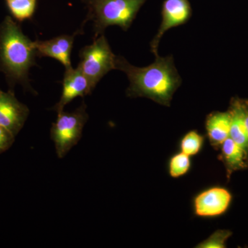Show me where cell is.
I'll use <instances>...</instances> for the list:
<instances>
[{"label": "cell", "mask_w": 248, "mask_h": 248, "mask_svg": "<svg viewBox=\"0 0 248 248\" xmlns=\"http://www.w3.org/2000/svg\"><path fill=\"white\" fill-rule=\"evenodd\" d=\"M116 69L128 77V97L148 98L165 107L170 106L173 94L182 84L172 56L156 55L155 61L146 67L133 66L123 57H117Z\"/></svg>", "instance_id": "6da1fadb"}, {"label": "cell", "mask_w": 248, "mask_h": 248, "mask_svg": "<svg viewBox=\"0 0 248 248\" xmlns=\"http://www.w3.org/2000/svg\"><path fill=\"white\" fill-rule=\"evenodd\" d=\"M36 56L35 42L23 33L20 26L11 17L6 16L0 24V71L10 86L20 84L31 89L29 72L35 65Z\"/></svg>", "instance_id": "7a4b0ae2"}, {"label": "cell", "mask_w": 248, "mask_h": 248, "mask_svg": "<svg viewBox=\"0 0 248 248\" xmlns=\"http://www.w3.org/2000/svg\"><path fill=\"white\" fill-rule=\"evenodd\" d=\"M88 20L94 22V37L103 35L110 26L127 31L146 0H86Z\"/></svg>", "instance_id": "3957f363"}, {"label": "cell", "mask_w": 248, "mask_h": 248, "mask_svg": "<svg viewBox=\"0 0 248 248\" xmlns=\"http://www.w3.org/2000/svg\"><path fill=\"white\" fill-rule=\"evenodd\" d=\"M86 108L87 107L83 102L73 112H58V118L50 130V138L60 159L78 144L82 136L83 129L89 120Z\"/></svg>", "instance_id": "277c9868"}, {"label": "cell", "mask_w": 248, "mask_h": 248, "mask_svg": "<svg viewBox=\"0 0 248 248\" xmlns=\"http://www.w3.org/2000/svg\"><path fill=\"white\" fill-rule=\"evenodd\" d=\"M117 57L112 53L105 36L101 35L92 45L86 46L80 50L78 67L94 89L108 72L116 69Z\"/></svg>", "instance_id": "5b68a950"}, {"label": "cell", "mask_w": 248, "mask_h": 248, "mask_svg": "<svg viewBox=\"0 0 248 248\" xmlns=\"http://www.w3.org/2000/svg\"><path fill=\"white\" fill-rule=\"evenodd\" d=\"M232 200V195L226 188L218 186L210 187L194 198V213L202 218L221 216L229 208Z\"/></svg>", "instance_id": "8992f818"}, {"label": "cell", "mask_w": 248, "mask_h": 248, "mask_svg": "<svg viewBox=\"0 0 248 248\" xmlns=\"http://www.w3.org/2000/svg\"><path fill=\"white\" fill-rule=\"evenodd\" d=\"M162 22L151 43V51L158 55V47L165 32L172 28L186 24L192 14L188 0H165L162 8Z\"/></svg>", "instance_id": "52a82bcc"}, {"label": "cell", "mask_w": 248, "mask_h": 248, "mask_svg": "<svg viewBox=\"0 0 248 248\" xmlns=\"http://www.w3.org/2000/svg\"><path fill=\"white\" fill-rule=\"evenodd\" d=\"M29 115V108L19 102L14 91H0V125L15 137L22 130Z\"/></svg>", "instance_id": "ba28073f"}, {"label": "cell", "mask_w": 248, "mask_h": 248, "mask_svg": "<svg viewBox=\"0 0 248 248\" xmlns=\"http://www.w3.org/2000/svg\"><path fill=\"white\" fill-rule=\"evenodd\" d=\"M62 86L61 97L58 104L53 107V110L58 113L63 111L64 107L73 99L78 97H84L91 94L94 90L89 80L78 67L66 69Z\"/></svg>", "instance_id": "9c48e42d"}, {"label": "cell", "mask_w": 248, "mask_h": 248, "mask_svg": "<svg viewBox=\"0 0 248 248\" xmlns=\"http://www.w3.org/2000/svg\"><path fill=\"white\" fill-rule=\"evenodd\" d=\"M77 33L60 35L49 40L35 41L37 56L55 59L66 69L72 68L71 55Z\"/></svg>", "instance_id": "30bf717a"}, {"label": "cell", "mask_w": 248, "mask_h": 248, "mask_svg": "<svg viewBox=\"0 0 248 248\" xmlns=\"http://www.w3.org/2000/svg\"><path fill=\"white\" fill-rule=\"evenodd\" d=\"M246 99L233 97L230 104L231 115L230 138L241 146L248 155V135L246 125Z\"/></svg>", "instance_id": "8fae6325"}, {"label": "cell", "mask_w": 248, "mask_h": 248, "mask_svg": "<svg viewBox=\"0 0 248 248\" xmlns=\"http://www.w3.org/2000/svg\"><path fill=\"white\" fill-rule=\"evenodd\" d=\"M231 115L229 111H215L207 116L205 130L211 146L215 148L221 146L227 139L230 138Z\"/></svg>", "instance_id": "7c38bea8"}, {"label": "cell", "mask_w": 248, "mask_h": 248, "mask_svg": "<svg viewBox=\"0 0 248 248\" xmlns=\"http://www.w3.org/2000/svg\"><path fill=\"white\" fill-rule=\"evenodd\" d=\"M220 159L226 168L228 179L236 171L248 168V155L231 138L227 139L220 146Z\"/></svg>", "instance_id": "4fadbf2b"}, {"label": "cell", "mask_w": 248, "mask_h": 248, "mask_svg": "<svg viewBox=\"0 0 248 248\" xmlns=\"http://www.w3.org/2000/svg\"><path fill=\"white\" fill-rule=\"evenodd\" d=\"M8 9L18 22H22L33 17L37 0H5Z\"/></svg>", "instance_id": "5bb4252c"}, {"label": "cell", "mask_w": 248, "mask_h": 248, "mask_svg": "<svg viewBox=\"0 0 248 248\" xmlns=\"http://www.w3.org/2000/svg\"><path fill=\"white\" fill-rule=\"evenodd\" d=\"M205 138L197 130H190L183 137L179 148L181 152L188 156L198 155L203 146Z\"/></svg>", "instance_id": "9a60e30c"}, {"label": "cell", "mask_w": 248, "mask_h": 248, "mask_svg": "<svg viewBox=\"0 0 248 248\" xmlns=\"http://www.w3.org/2000/svg\"><path fill=\"white\" fill-rule=\"evenodd\" d=\"M191 168L190 156L180 152L173 155L169 163L170 176L174 179H178L186 175Z\"/></svg>", "instance_id": "2e32d148"}, {"label": "cell", "mask_w": 248, "mask_h": 248, "mask_svg": "<svg viewBox=\"0 0 248 248\" xmlns=\"http://www.w3.org/2000/svg\"><path fill=\"white\" fill-rule=\"evenodd\" d=\"M232 235V232L228 230H217L213 234L204 241L197 245L198 248H225L226 241Z\"/></svg>", "instance_id": "e0dca14e"}, {"label": "cell", "mask_w": 248, "mask_h": 248, "mask_svg": "<svg viewBox=\"0 0 248 248\" xmlns=\"http://www.w3.org/2000/svg\"><path fill=\"white\" fill-rule=\"evenodd\" d=\"M15 141V136L9 130L0 125V154L9 150Z\"/></svg>", "instance_id": "ac0fdd59"}, {"label": "cell", "mask_w": 248, "mask_h": 248, "mask_svg": "<svg viewBox=\"0 0 248 248\" xmlns=\"http://www.w3.org/2000/svg\"><path fill=\"white\" fill-rule=\"evenodd\" d=\"M246 125L247 128V133L248 135V100L246 99Z\"/></svg>", "instance_id": "d6986e66"}, {"label": "cell", "mask_w": 248, "mask_h": 248, "mask_svg": "<svg viewBox=\"0 0 248 248\" xmlns=\"http://www.w3.org/2000/svg\"><path fill=\"white\" fill-rule=\"evenodd\" d=\"M0 91H1V90H0Z\"/></svg>", "instance_id": "ffe728a7"}]
</instances>
